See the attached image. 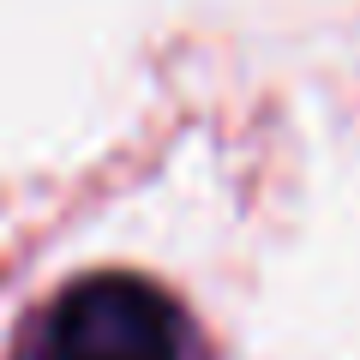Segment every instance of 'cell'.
Here are the masks:
<instances>
[{"label":"cell","mask_w":360,"mask_h":360,"mask_svg":"<svg viewBox=\"0 0 360 360\" xmlns=\"http://www.w3.org/2000/svg\"><path fill=\"white\" fill-rule=\"evenodd\" d=\"M13 360H205L193 312L162 283L96 270L54 288L25 319Z\"/></svg>","instance_id":"6da1fadb"}]
</instances>
